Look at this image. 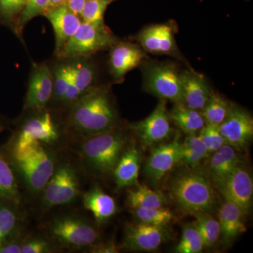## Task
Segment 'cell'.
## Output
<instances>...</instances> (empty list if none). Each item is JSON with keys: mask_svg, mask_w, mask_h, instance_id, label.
Segmentation results:
<instances>
[{"mask_svg": "<svg viewBox=\"0 0 253 253\" xmlns=\"http://www.w3.org/2000/svg\"><path fill=\"white\" fill-rule=\"evenodd\" d=\"M66 126L81 137L118 128L119 117L109 87L95 86L81 96L68 110Z\"/></svg>", "mask_w": 253, "mask_h": 253, "instance_id": "1", "label": "cell"}, {"mask_svg": "<svg viewBox=\"0 0 253 253\" xmlns=\"http://www.w3.org/2000/svg\"><path fill=\"white\" fill-rule=\"evenodd\" d=\"M10 162L28 192L41 195L54 174L56 154L50 146L34 143L18 154H9Z\"/></svg>", "mask_w": 253, "mask_h": 253, "instance_id": "2", "label": "cell"}, {"mask_svg": "<svg viewBox=\"0 0 253 253\" xmlns=\"http://www.w3.org/2000/svg\"><path fill=\"white\" fill-rule=\"evenodd\" d=\"M83 138L80 156L88 169L99 176L112 174L121 155L126 150V136L116 128Z\"/></svg>", "mask_w": 253, "mask_h": 253, "instance_id": "3", "label": "cell"}, {"mask_svg": "<svg viewBox=\"0 0 253 253\" xmlns=\"http://www.w3.org/2000/svg\"><path fill=\"white\" fill-rule=\"evenodd\" d=\"M169 192L176 204L191 214L211 213L217 205V196L209 178L202 173L186 172L174 178Z\"/></svg>", "mask_w": 253, "mask_h": 253, "instance_id": "4", "label": "cell"}, {"mask_svg": "<svg viewBox=\"0 0 253 253\" xmlns=\"http://www.w3.org/2000/svg\"><path fill=\"white\" fill-rule=\"evenodd\" d=\"M10 145L9 154H18L34 143L40 142L48 146L59 142L61 136V126L56 116L45 109L26 111Z\"/></svg>", "mask_w": 253, "mask_h": 253, "instance_id": "5", "label": "cell"}, {"mask_svg": "<svg viewBox=\"0 0 253 253\" xmlns=\"http://www.w3.org/2000/svg\"><path fill=\"white\" fill-rule=\"evenodd\" d=\"M49 234L55 244L71 250L89 249L101 241L99 231L84 218L64 214L54 218Z\"/></svg>", "mask_w": 253, "mask_h": 253, "instance_id": "6", "label": "cell"}, {"mask_svg": "<svg viewBox=\"0 0 253 253\" xmlns=\"http://www.w3.org/2000/svg\"><path fill=\"white\" fill-rule=\"evenodd\" d=\"M144 89L160 99L182 103L180 72L172 63L144 61L141 63Z\"/></svg>", "mask_w": 253, "mask_h": 253, "instance_id": "7", "label": "cell"}, {"mask_svg": "<svg viewBox=\"0 0 253 253\" xmlns=\"http://www.w3.org/2000/svg\"><path fill=\"white\" fill-rule=\"evenodd\" d=\"M119 41L107 26L100 27L82 21L76 34L68 42L58 59L91 57L92 55L110 49Z\"/></svg>", "mask_w": 253, "mask_h": 253, "instance_id": "8", "label": "cell"}, {"mask_svg": "<svg viewBox=\"0 0 253 253\" xmlns=\"http://www.w3.org/2000/svg\"><path fill=\"white\" fill-rule=\"evenodd\" d=\"M80 194L77 171L68 161L57 163L54 174L42 191V206L45 209L72 204Z\"/></svg>", "mask_w": 253, "mask_h": 253, "instance_id": "9", "label": "cell"}, {"mask_svg": "<svg viewBox=\"0 0 253 253\" xmlns=\"http://www.w3.org/2000/svg\"><path fill=\"white\" fill-rule=\"evenodd\" d=\"M53 89L54 84L51 66L46 62L33 63L30 72L23 111L48 108L52 99Z\"/></svg>", "mask_w": 253, "mask_h": 253, "instance_id": "10", "label": "cell"}, {"mask_svg": "<svg viewBox=\"0 0 253 253\" xmlns=\"http://www.w3.org/2000/svg\"><path fill=\"white\" fill-rule=\"evenodd\" d=\"M166 101L160 99L157 106L147 118L130 126L141 144L145 146L163 142L172 135L174 130L171 126Z\"/></svg>", "mask_w": 253, "mask_h": 253, "instance_id": "11", "label": "cell"}, {"mask_svg": "<svg viewBox=\"0 0 253 253\" xmlns=\"http://www.w3.org/2000/svg\"><path fill=\"white\" fill-rule=\"evenodd\" d=\"M218 126L226 144L237 151H244L252 141V116L237 105L231 104L227 116Z\"/></svg>", "mask_w": 253, "mask_h": 253, "instance_id": "12", "label": "cell"}, {"mask_svg": "<svg viewBox=\"0 0 253 253\" xmlns=\"http://www.w3.org/2000/svg\"><path fill=\"white\" fill-rule=\"evenodd\" d=\"M171 238L168 226L130 223L125 228L123 247L134 251H152Z\"/></svg>", "mask_w": 253, "mask_h": 253, "instance_id": "13", "label": "cell"}, {"mask_svg": "<svg viewBox=\"0 0 253 253\" xmlns=\"http://www.w3.org/2000/svg\"><path fill=\"white\" fill-rule=\"evenodd\" d=\"M174 30L171 23L151 25L139 32L136 41L145 52L179 58Z\"/></svg>", "mask_w": 253, "mask_h": 253, "instance_id": "14", "label": "cell"}, {"mask_svg": "<svg viewBox=\"0 0 253 253\" xmlns=\"http://www.w3.org/2000/svg\"><path fill=\"white\" fill-rule=\"evenodd\" d=\"M226 200L241 208L247 215L252 206L253 181L251 173L240 165L218 186Z\"/></svg>", "mask_w": 253, "mask_h": 253, "instance_id": "15", "label": "cell"}, {"mask_svg": "<svg viewBox=\"0 0 253 253\" xmlns=\"http://www.w3.org/2000/svg\"><path fill=\"white\" fill-rule=\"evenodd\" d=\"M109 70L115 81H121L126 73L140 66L146 53L140 46L118 41L110 48Z\"/></svg>", "mask_w": 253, "mask_h": 253, "instance_id": "16", "label": "cell"}, {"mask_svg": "<svg viewBox=\"0 0 253 253\" xmlns=\"http://www.w3.org/2000/svg\"><path fill=\"white\" fill-rule=\"evenodd\" d=\"M180 144L178 135L171 142L159 145L151 151L144 168L145 175L151 183L158 184L177 165Z\"/></svg>", "mask_w": 253, "mask_h": 253, "instance_id": "17", "label": "cell"}, {"mask_svg": "<svg viewBox=\"0 0 253 253\" xmlns=\"http://www.w3.org/2000/svg\"><path fill=\"white\" fill-rule=\"evenodd\" d=\"M54 28L56 57L62 51L68 42L76 34L81 26L82 20L72 12L66 4L51 8L44 15Z\"/></svg>", "mask_w": 253, "mask_h": 253, "instance_id": "18", "label": "cell"}, {"mask_svg": "<svg viewBox=\"0 0 253 253\" xmlns=\"http://www.w3.org/2000/svg\"><path fill=\"white\" fill-rule=\"evenodd\" d=\"M182 103L187 107L201 111L212 94L204 76L193 71L180 73Z\"/></svg>", "mask_w": 253, "mask_h": 253, "instance_id": "19", "label": "cell"}, {"mask_svg": "<svg viewBox=\"0 0 253 253\" xmlns=\"http://www.w3.org/2000/svg\"><path fill=\"white\" fill-rule=\"evenodd\" d=\"M245 214L239 206L226 200L218 212V222L220 228V239L226 246L234 243L236 238L246 232Z\"/></svg>", "mask_w": 253, "mask_h": 253, "instance_id": "20", "label": "cell"}, {"mask_svg": "<svg viewBox=\"0 0 253 253\" xmlns=\"http://www.w3.org/2000/svg\"><path fill=\"white\" fill-rule=\"evenodd\" d=\"M141 162V152L136 146L125 150L112 174L118 189L137 185Z\"/></svg>", "mask_w": 253, "mask_h": 253, "instance_id": "21", "label": "cell"}, {"mask_svg": "<svg viewBox=\"0 0 253 253\" xmlns=\"http://www.w3.org/2000/svg\"><path fill=\"white\" fill-rule=\"evenodd\" d=\"M240 166L237 150L230 145L224 144L212 153L208 163V172L218 187L238 166Z\"/></svg>", "mask_w": 253, "mask_h": 253, "instance_id": "22", "label": "cell"}, {"mask_svg": "<svg viewBox=\"0 0 253 253\" xmlns=\"http://www.w3.org/2000/svg\"><path fill=\"white\" fill-rule=\"evenodd\" d=\"M84 208L89 210L99 225L104 224L117 212V205L112 196L105 193L99 186H94L83 196Z\"/></svg>", "mask_w": 253, "mask_h": 253, "instance_id": "23", "label": "cell"}, {"mask_svg": "<svg viewBox=\"0 0 253 253\" xmlns=\"http://www.w3.org/2000/svg\"><path fill=\"white\" fill-rule=\"evenodd\" d=\"M20 205L0 199V245L21 231Z\"/></svg>", "mask_w": 253, "mask_h": 253, "instance_id": "24", "label": "cell"}, {"mask_svg": "<svg viewBox=\"0 0 253 253\" xmlns=\"http://www.w3.org/2000/svg\"><path fill=\"white\" fill-rule=\"evenodd\" d=\"M0 199L7 200L21 205L17 176L9 158L0 149Z\"/></svg>", "mask_w": 253, "mask_h": 253, "instance_id": "25", "label": "cell"}, {"mask_svg": "<svg viewBox=\"0 0 253 253\" xmlns=\"http://www.w3.org/2000/svg\"><path fill=\"white\" fill-rule=\"evenodd\" d=\"M168 113L170 121L187 135L196 134L206 124L201 111L187 107L183 103L174 104Z\"/></svg>", "mask_w": 253, "mask_h": 253, "instance_id": "26", "label": "cell"}, {"mask_svg": "<svg viewBox=\"0 0 253 253\" xmlns=\"http://www.w3.org/2000/svg\"><path fill=\"white\" fill-rule=\"evenodd\" d=\"M71 63L72 80L81 96L94 87L97 68L90 57L68 59Z\"/></svg>", "mask_w": 253, "mask_h": 253, "instance_id": "27", "label": "cell"}, {"mask_svg": "<svg viewBox=\"0 0 253 253\" xmlns=\"http://www.w3.org/2000/svg\"><path fill=\"white\" fill-rule=\"evenodd\" d=\"M208 154L199 136L190 134L180 144L177 164L195 168Z\"/></svg>", "mask_w": 253, "mask_h": 253, "instance_id": "28", "label": "cell"}, {"mask_svg": "<svg viewBox=\"0 0 253 253\" xmlns=\"http://www.w3.org/2000/svg\"><path fill=\"white\" fill-rule=\"evenodd\" d=\"M127 202L131 208H161L167 204V198L161 191L143 185L128 191Z\"/></svg>", "mask_w": 253, "mask_h": 253, "instance_id": "29", "label": "cell"}, {"mask_svg": "<svg viewBox=\"0 0 253 253\" xmlns=\"http://www.w3.org/2000/svg\"><path fill=\"white\" fill-rule=\"evenodd\" d=\"M59 62L51 66L53 75V96L50 104L59 106L66 94L72 79L71 63L68 59H59Z\"/></svg>", "mask_w": 253, "mask_h": 253, "instance_id": "30", "label": "cell"}, {"mask_svg": "<svg viewBox=\"0 0 253 253\" xmlns=\"http://www.w3.org/2000/svg\"><path fill=\"white\" fill-rule=\"evenodd\" d=\"M194 216L196 217L194 224L202 238L204 248L214 247L220 239V228L218 220L211 213H197Z\"/></svg>", "mask_w": 253, "mask_h": 253, "instance_id": "31", "label": "cell"}, {"mask_svg": "<svg viewBox=\"0 0 253 253\" xmlns=\"http://www.w3.org/2000/svg\"><path fill=\"white\" fill-rule=\"evenodd\" d=\"M131 211L137 222L149 225L168 226L174 218L172 211L166 207L131 208Z\"/></svg>", "mask_w": 253, "mask_h": 253, "instance_id": "32", "label": "cell"}, {"mask_svg": "<svg viewBox=\"0 0 253 253\" xmlns=\"http://www.w3.org/2000/svg\"><path fill=\"white\" fill-rule=\"evenodd\" d=\"M230 103L221 95L212 92L206 106L201 111L206 124L219 126L225 119Z\"/></svg>", "mask_w": 253, "mask_h": 253, "instance_id": "33", "label": "cell"}, {"mask_svg": "<svg viewBox=\"0 0 253 253\" xmlns=\"http://www.w3.org/2000/svg\"><path fill=\"white\" fill-rule=\"evenodd\" d=\"M114 0H86L80 15L82 21L91 23L100 27H105L104 15Z\"/></svg>", "mask_w": 253, "mask_h": 253, "instance_id": "34", "label": "cell"}, {"mask_svg": "<svg viewBox=\"0 0 253 253\" xmlns=\"http://www.w3.org/2000/svg\"><path fill=\"white\" fill-rule=\"evenodd\" d=\"M204 249L202 238L194 223L184 226L179 242L175 247L176 253H199Z\"/></svg>", "mask_w": 253, "mask_h": 253, "instance_id": "35", "label": "cell"}, {"mask_svg": "<svg viewBox=\"0 0 253 253\" xmlns=\"http://www.w3.org/2000/svg\"><path fill=\"white\" fill-rule=\"evenodd\" d=\"M50 9V0H26V4L15 30L18 36H22L25 26L33 18L44 16Z\"/></svg>", "mask_w": 253, "mask_h": 253, "instance_id": "36", "label": "cell"}, {"mask_svg": "<svg viewBox=\"0 0 253 253\" xmlns=\"http://www.w3.org/2000/svg\"><path fill=\"white\" fill-rule=\"evenodd\" d=\"M199 136L209 154L215 152L226 144L219 131V126L214 125L206 123L200 130Z\"/></svg>", "mask_w": 253, "mask_h": 253, "instance_id": "37", "label": "cell"}, {"mask_svg": "<svg viewBox=\"0 0 253 253\" xmlns=\"http://www.w3.org/2000/svg\"><path fill=\"white\" fill-rule=\"evenodd\" d=\"M26 0H0V18L16 30Z\"/></svg>", "mask_w": 253, "mask_h": 253, "instance_id": "38", "label": "cell"}, {"mask_svg": "<svg viewBox=\"0 0 253 253\" xmlns=\"http://www.w3.org/2000/svg\"><path fill=\"white\" fill-rule=\"evenodd\" d=\"M56 244L51 240L40 236H25L21 253H50L56 252Z\"/></svg>", "mask_w": 253, "mask_h": 253, "instance_id": "39", "label": "cell"}, {"mask_svg": "<svg viewBox=\"0 0 253 253\" xmlns=\"http://www.w3.org/2000/svg\"><path fill=\"white\" fill-rule=\"evenodd\" d=\"M25 236L22 231L0 245V253H21Z\"/></svg>", "mask_w": 253, "mask_h": 253, "instance_id": "40", "label": "cell"}, {"mask_svg": "<svg viewBox=\"0 0 253 253\" xmlns=\"http://www.w3.org/2000/svg\"><path fill=\"white\" fill-rule=\"evenodd\" d=\"M91 253H119V248L113 241L102 243L100 241L89 249Z\"/></svg>", "mask_w": 253, "mask_h": 253, "instance_id": "41", "label": "cell"}, {"mask_svg": "<svg viewBox=\"0 0 253 253\" xmlns=\"http://www.w3.org/2000/svg\"><path fill=\"white\" fill-rule=\"evenodd\" d=\"M86 1V0H66V5L72 12L80 16Z\"/></svg>", "mask_w": 253, "mask_h": 253, "instance_id": "42", "label": "cell"}, {"mask_svg": "<svg viewBox=\"0 0 253 253\" xmlns=\"http://www.w3.org/2000/svg\"><path fill=\"white\" fill-rule=\"evenodd\" d=\"M66 0H50V6L51 8L56 7L61 5L66 4Z\"/></svg>", "mask_w": 253, "mask_h": 253, "instance_id": "43", "label": "cell"}, {"mask_svg": "<svg viewBox=\"0 0 253 253\" xmlns=\"http://www.w3.org/2000/svg\"><path fill=\"white\" fill-rule=\"evenodd\" d=\"M1 128H2V126H1V123H0V131L1 130Z\"/></svg>", "mask_w": 253, "mask_h": 253, "instance_id": "44", "label": "cell"}]
</instances>
